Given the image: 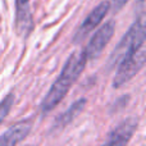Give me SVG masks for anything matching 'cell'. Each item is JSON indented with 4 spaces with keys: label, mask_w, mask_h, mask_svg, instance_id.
Listing matches in <instances>:
<instances>
[{
    "label": "cell",
    "mask_w": 146,
    "mask_h": 146,
    "mask_svg": "<svg viewBox=\"0 0 146 146\" xmlns=\"http://www.w3.org/2000/svg\"><path fill=\"white\" fill-rule=\"evenodd\" d=\"M128 1L129 0H111L110 9H113L114 12H119V10H121Z\"/></svg>",
    "instance_id": "obj_10"
},
{
    "label": "cell",
    "mask_w": 146,
    "mask_h": 146,
    "mask_svg": "<svg viewBox=\"0 0 146 146\" xmlns=\"http://www.w3.org/2000/svg\"><path fill=\"white\" fill-rule=\"evenodd\" d=\"M146 59V50H145V26L139 30L136 33L131 46L123 58L118 62L115 76L113 80V87L118 88L122 87L124 83L131 81L135 76L142 69Z\"/></svg>",
    "instance_id": "obj_2"
},
{
    "label": "cell",
    "mask_w": 146,
    "mask_h": 146,
    "mask_svg": "<svg viewBox=\"0 0 146 146\" xmlns=\"http://www.w3.org/2000/svg\"><path fill=\"white\" fill-rule=\"evenodd\" d=\"M13 104H14V95L13 94H8L1 101H0V123L7 118L9 114L10 109H12Z\"/></svg>",
    "instance_id": "obj_9"
},
{
    "label": "cell",
    "mask_w": 146,
    "mask_h": 146,
    "mask_svg": "<svg viewBox=\"0 0 146 146\" xmlns=\"http://www.w3.org/2000/svg\"><path fill=\"white\" fill-rule=\"evenodd\" d=\"M85 105H86L85 99H80V100H77L73 104H71L69 108L67 109L66 111L60 113L58 117H56V119L53 123V128L51 129H53V131H59V129L66 128L71 122H73L76 118H77L78 114L85 109Z\"/></svg>",
    "instance_id": "obj_7"
},
{
    "label": "cell",
    "mask_w": 146,
    "mask_h": 146,
    "mask_svg": "<svg viewBox=\"0 0 146 146\" xmlns=\"http://www.w3.org/2000/svg\"><path fill=\"white\" fill-rule=\"evenodd\" d=\"M114 30H115L114 21H108L95 31V33L91 36L90 41L87 42L85 50H83L87 60H92V59L100 56V54L106 48V45L110 42L114 35Z\"/></svg>",
    "instance_id": "obj_3"
},
{
    "label": "cell",
    "mask_w": 146,
    "mask_h": 146,
    "mask_svg": "<svg viewBox=\"0 0 146 146\" xmlns=\"http://www.w3.org/2000/svg\"><path fill=\"white\" fill-rule=\"evenodd\" d=\"M30 0H15V14H17V27L18 32L25 35L31 27V15L28 12Z\"/></svg>",
    "instance_id": "obj_8"
},
{
    "label": "cell",
    "mask_w": 146,
    "mask_h": 146,
    "mask_svg": "<svg viewBox=\"0 0 146 146\" xmlns=\"http://www.w3.org/2000/svg\"><path fill=\"white\" fill-rule=\"evenodd\" d=\"M31 128H32V119L31 118L23 119V121L14 123L7 131L3 132V135L0 136V146L19 145L28 136V133L31 132Z\"/></svg>",
    "instance_id": "obj_6"
},
{
    "label": "cell",
    "mask_w": 146,
    "mask_h": 146,
    "mask_svg": "<svg viewBox=\"0 0 146 146\" xmlns=\"http://www.w3.org/2000/svg\"><path fill=\"white\" fill-rule=\"evenodd\" d=\"M109 9H110V3L109 1H101L99 5H96V7L88 13V15L85 18V21L81 23L77 32L74 33L73 41H74V42H81L82 40H85L88 36V33H90L91 31H94L101 23V21L108 14Z\"/></svg>",
    "instance_id": "obj_4"
},
{
    "label": "cell",
    "mask_w": 146,
    "mask_h": 146,
    "mask_svg": "<svg viewBox=\"0 0 146 146\" xmlns=\"http://www.w3.org/2000/svg\"><path fill=\"white\" fill-rule=\"evenodd\" d=\"M137 118L129 117V118L122 121L113 131L109 133L106 141L101 146H127L131 141L135 131L137 129Z\"/></svg>",
    "instance_id": "obj_5"
},
{
    "label": "cell",
    "mask_w": 146,
    "mask_h": 146,
    "mask_svg": "<svg viewBox=\"0 0 146 146\" xmlns=\"http://www.w3.org/2000/svg\"><path fill=\"white\" fill-rule=\"evenodd\" d=\"M87 58L82 51H74L69 55L67 62L64 63L59 76L54 83L51 85L50 90L48 91L46 96L41 103V111L42 114H48L64 99V96L71 90L72 85L78 80L82 71L85 69Z\"/></svg>",
    "instance_id": "obj_1"
}]
</instances>
